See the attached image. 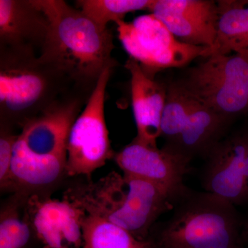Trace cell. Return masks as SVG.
<instances>
[{"label": "cell", "instance_id": "cell-1", "mask_svg": "<svg viewBox=\"0 0 248 248\" xmlns=\"http://www.w3.org/2000/svg\"><path fill=\"white\" fill-rule=\"evenodd\" d=\"M50 22L48 40L40 57L65 72L91 95L106 70L118 65L112 58L113 36L78 8L63 0H33Z\"/></svg>", "mask_w": 248, "mask_h": 248}, {"label": "cell", "instance_id": "cell-2", "mask_svg": "<svg viewBox=\"0 0 248 248\" xmlns=\"http://www.w3.org/2000/svg\"><path fill=\"white\" fill-rule=\"evenodd\" d=\"M78 93L91 97L51 62L0 50V126L21 130L48 108Z\"/></svg>", "mask_w": 248, "mask_h": 248}, {"label": "cell", "instance_id": "cell-3", "mask_svg": "<svg viewBox=\"0 0 248 248\" xmlns=\"http://www.w3.org/2000/svg\"><path fill=\"white\" fill-rule=\"evenodd\" d=\"M172 212L152 229L153 248H242L244 217L227 201L189 188Z\"/></svg>", "mask_w": 248, "mask_h": 248}, {"label": "cell", "instance_id": "cell-4", "mask_svg": "<svg viewBox=\"0 0 248 248\" xmlns=\"http://www.w3.org/2000/svg\"><path fill=\"white\" fill-rule=\"evenodd\" d=\"M231 121L218 115L174 83L167 89L161 123L164 148L191 162L197 156L205 157L223 139Z\"/></svg>", "mask_w": 248, "mask_h": 248}, {"label": "cell", "instance_id": "cell-5", "mask_svg": "<svg viewBox=\"0 0 248 248\" xmlns=\"http://www.w3.org/2000/svg\"><path fill=\"white\" fill-rule=\"evenodd\" d=\"M180 84L228 120L248 114V59L242 55L213 54L204 58Z\"/></svg>", "mask_w": 248, "mask_h": 248}, {"label": "cell", "instance_id": "cell-6", "mask_svg": "<svg viewBox=\"0 0 248 248\" xmlns=\"http://www.w3.org/2000/svg\"><path fill=\"white\" fill-rule=\"evenodd\" d=\"M124 48L140 63L148 76L185 66L199 57H205L208 48L183 43L177 40L153 14L140 16L128 23L116 22Z\"/></svg>", "mask_w": 248, "mask_h": 248}, {"label": "cell", "instance_id": "cell-7", "mask_svg": "<svg viewBox=\"0 0 248 248\" xmlns=\"http://www.w3.org/2000/svg\"><path fill=\"white\" fill-rule=\"evenodd\" d=\"M112 69L102 73L87 104L70 131L67 143L66 174L91 177L96 170L113 159L105 120V98Z\"/></svg>", "mask_w": 248, "mask_h": 248}, {"label": "cell", "instance_id": "cell-8", "mask_svg": "<svg viewBox=\"0 0 248 248\" xmlns=\"http://www.w3.org/2000/svg\"><path fill=\"white\" fill-rule=\"evenodd\" d=\"M204 159L205 192L236 207H248V129L222 139Z\"/></svg>", "mask_w": 248, "mask_h": 248}, {"label": "cell", "instance_id": "cell-9", "mask_svg": "<svg viewBox=\"0 0 248 248\" xmlns=\"http://www.w3.org/2000/svg\"><path fill=\"white\" fill-rule=\"evenodd\" d=\"M124 174L153 183L166 190L173 205L188 187L184 177L190 171V163L169 150L147 146L134 139L113 158Z\"/></svg>", "mask_w": 248, "mask_h": 248}, {"label": "cell", "instance_id": "cell-10", "mask_svg": "<svg viewBox=\"0 0 248 248\" xmlns=\"http://www.w3.org/2000/svg\"><path fill=\"white\" fill-rule=\"evenodd\" d=\"M89 98L78 93L57 102L29 121L21 129L19 140L35 154L58 156L67 161L70 131Z\"/></svg>", "mask_w": 248, "mask_h": 248}, {"label": "cell", "instance_id": "cell-11", "mask_svg": "<svg viewBox=\"0 0 248 248\" xmlns=\"http://www.w3.org/2000/svg\"><path fill=\"white\" fill-rule=\"evenodd\" d=\"M27 212L35 237L44 248H83L84 212L74 204L32 195L27 199Z\"/></svg>", "mask_w": 248, "mask_h": 248}, {"label": "cell", "instance_id": "cell-12", "mask_svg": "<svg viewBox=\"0 0 248 248\" xmlns=\"http://www.w3.org/2000/svg\"><path fill=\"white\" fill-rule=\"evenodd\" d=\"M151 11L183 43L208 49L215 45L217 2L208 0H155Z\"/></svg>", "mask_w": 248, "mask_h": 248}, {"label": "cell", "instance_id": "cell-13", "mask_svg": "<svg viewBox=\"0 0 248 248\" xmlns=\"http://www.w3.org/2000/svg\"><path fill=\"white\" fill-rule=\"evenodd\" d=\"M50 28L33 0H0V50L40 57Z\"/></svg>", "mask_w": 248, "mask_h": 248}, {"label": "cell", "instance_id": "cell-14", "mask_svg": "<svg viewBox=\"0 0 248 248\" xmlns=\"http://www.w3.org/2000/svg\"><path fill=\"white\" fill-rule=\"evenodd\" d=\"M125 68L130 75L132 106L139 141L156 148V141L161 137V123L167 90L154 78L146 74L140 63L129 58Z\"/></svg>", "mask_w": 248, "mask_h": 248}, {"label": "cell", "instance_id": "cell-15", "mask_svg": "<svg viewBox=\"0 0 248 248\" xmlns=\"http://www.w3.org/2000/svg\"><path fill=\"white\" fill-rule=\"evenodd\" d=\"M65 175L66 159L35 154L18 138L11 166L10 191L27 196L41 195V191L56 185Z\"/></svg>", "mask_w": 248, "mask_h": 248}, {"label": "cell", "instance_id": "cell-16", "mask_svg": "<svg viewBox=\"0 0 248 248\" xmlns=\"http://www.w3.org/2000/svg\"><path fill=\"white\" fill-rule=\"evenodd\" d=\"M217 7L216 41L204 58L234 53L248 59V0H220Z\"/></svg>", "mask_w": 248, "mask_h": 248}, {"label": "cell", "instance_id": "cell-17", "mask_svg": "<svg viewBox=\"0 0 248 248\" xmlns=\"http://www.w3.org/2000/svg\"><path fill=\"white\" fill-rule=\"evenodd\" d=\"M29 196L14 193L0 214V248H28L35 238L27 212Z\"/></svg>", "mask_w": 248, "mask_h": 248}, {"label": "cell", "instance_id": "cell-18", "mask_svg": "<svg viewBox=\"0 0 248 248\" xmlns=\"http://www.w3.org/2000/svg\"><path fill=\"white\" fill-rule=\"evenodd\" d=\"M83 248H153L151 240H140L113 223L84 213L81 219Z\"/></svg>", "mask_w": 248, "mask_h": 248}, {"label": "cell", "instance_id": "cell-19", "mask_svg": "<svg viewBox=\"0 0 248 248\" xmlns=\"http://www.w3.org/2000/svg\"><path fill=\"white\" fill-rule=\"evenodd\" d=\"M155 0H78L77 8L98 27L107 29L111 22L124 20L129 13L151 11Z\"/></svg>", "mask_w": 248, "mask_h": 248}, {"label": "cell", "instance_id": "cell-20", "mask_svg": "<svg viewBox=\"0 0 248 248\" xmlns=\"http://www.w3.org/2000/svg\"><path fill=\"white\" fill-rule=\"evenodd\" d=\"M19 134L14 129L0 126V187L4 192L11 188V166Z\"/></svg>", "mask_w": 248, "mask_h": 248}, {"label": "cell", "instance_id": "cell-21", "mask_svg": "<svg viewBox=\"0 0 248 248\" xmlns=\"http://www.w3.org/2000/svg\"><path fill=\"white\" fill-rule=\"evenodd\" d=\"M241 247L248 248V213L244 217L242 231H241Z\"/></svg>", "mask_w": 248, "mask_h": 248}]
</instances>
